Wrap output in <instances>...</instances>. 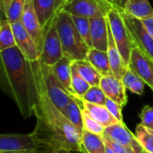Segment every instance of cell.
Segmentation results:
<instances>
[{
    "instance_id": "6da1fadb",
    "label": "cell",
    "mask_w": 153,
    "mask_h": 153,
    "mask_svg": "<svg viewBox=\"0 0 153 153\" xmlns=\"http://www.w3.org/2000/svg\"><path fill=\"white\" fill-rule=\"evenodd\" d=\"M34 65L38 100L33 114L36 117V125L32 134L39 148L38 153L56 149L85 153L82 145V135L47 95L39 60L35 61Z\"/></svg>"
},
{
    "instance_id": "7a4b0ae2",
    "label": "cell",
    "mask_w": 153,
    "mask_h": 153,
    "mask_svg": "<svg viewBox=\"0 0 153 153\" xmlns=\"http://www.w3.org/2000/svg\"><path fill=\"white\" fill-rule=\"evenodd\" d=\"M1 87L24 119L34 114L38 100L34 62L28 61L15 46L0 52Z\"/></svg>"
},
{
    "instance_id": "3957f363",
    "label": "cell",
    "mask_w": 153,
    "mask_h": 153,
    "mask_svg": "<svg viewBox=\"0 0 153 153\" xmlns=\"http://www.w3.org/2000/svg\"><path fill=\"white\" fill-rule=\"evenodd\" d=\"M56 28L64 56L74 61L86 60L91 48L76 29L72 15L64 11L59 12L56 19Z\"/></svg>"
},
{
    "instance_id": "277c9868",
    "label": "cell",
    "mask_w": 153,
    "mask_h": 153,
    "mask_svg": "<svg viewBox=\"0 0 153 153\" xmlns=\"http://www.w3.org/2000/svg\"><path fill=\"white\" fill-rule=\"evenodd\" d=\"M39 65L43 86L47 95L54 103V105L65 115L69 100L71 98V94L66 91L62 82L59 81V79L54 73L52 66L44 65L39 61Z\"/></svg>"
},
{
    "instance_id": "5b68a950",
    "label": "cell",
    "mask_w": 153,
    "mask_h": 153,
    "mask_svg": "<svg viewBox=\"0 0 153 153\" xmlns=\"http://www.w3.org/2000/svg\"><path fill=\"white\" fill-rule=\"evenodd\" d=\"M108 19L117 48L125 63L128 66L132 50L135 47L132 41L129 31L124 22V19L121 14V11L117 9L116 6L113 7L108 13Z\"/></svg>"
},
{
    "instance_id": "8992f818",
    "label": "cell",
    "mask_w": 153,
    "mask_h": 153,
    "mask_svg": "<svg viewBox=\"0 0 153 153\" xmlns=\"http://www.w3.org/2000/svg\"><path fill=\"white\" fill-rule=\"evenodd\" d=\"M113 7L115 4L105 0H70L62 11L71 15L94 18L108 16V13Z\"/></svg>"
},
{
    "instance_id": "52a82bcc",
    "label": "cell",
    "mask_w": 153,
    "mask_h": 153,
    "mask_svg": "<svg viewBox=\"0 0 153 153\" xmlns=\"http://www.w3.org/2000/svg\"><path fill=\"white\" fill-rule=\"evenodd\" d=\"M57 14L52 19L45 30L43 48L39 59L40 63L50 66H53L64 56L62 45L56 28Z\"/></svg>"
},
{
    "instance_id": "ba28073f",
    "label": "cell",
    "mask_w": 153,
    "mask_h": 153,
    "mask_svg": "<svg viewBox=\"0 0 153 153\" xmlns=\"http://www.w3.org/2000/svg\"><path fill=\"white\" fill-rule=\"evenodd\" d=\"M121 14L134 47L153 59V39L143 26L142 21L124 11H121Z\"/></svg>"
},
{
    "instance_id": "9c48e42d",
    "label": "cell",
    "mask_w": 153,
    "mask_h": 153,
    "mask_svg": "<svg viewBox=\"0 0 153 153\" xmlns=\"http://www.w3.org/2000/svg\"><path fill=\"white\" fill-rule=\"evenodd\" d=\"M39 152L32 133L26 134H2L0 135V153Z\"/></svg>"
},
{
    "instance_id": "30bf717a",
    "label": "cell",
    "mask_w": 153,
    "mask_h": 153,
    "mask_svg": "<svg viewBox=\"0 0 153 153\" xmlns=\"http://www.w3.org/2000/svg\"><path fill=\"white\" fill-rule=\"evenodd\" d=\"M22 23L23 24L24 28L28 31V33L33 39L38 51L40 55L43 48L44 37H45V30L40 25L39 18L34 9L33 0H27L26 4L24 7L23 14L22 17Z\"/></svg>"
},
{
    "instance_id": "8fae6325",
    "label": "cell",
    "mask_w": 153,
    "mask_h": 153,
    "mask_svg": "<svg viewBox=\"0 0 153 153\" xmlns=\"http://www.w3.org/2000/svg\"><path fill=\"white\" fill-rule=\"evenodd\" d=\"M102 136L125 146L133 148L136 153H143L144 149L137 141L135 134H134L125 123H117L105 128Z\"/></svg>"
},
{
    "instance_id": "7c38bea8",
    "label": "cell",
    "mask_w": 153,
    "mask_h": 153,
    "mask_svg": "<svg viewBox=\"0 0 153 153\" xmlns=\"http://www.w3.org/2000/svg\"><path fill=\"white\" fill-rule=\"evenodd\" d=\"M128 67L139 75L153 91V59L138 48H134L131 53Z\"/></svg>"
},
{
    "instance_id": "4fadbf2b",
    "label": "cell",
    "mask_w": 153,
    "mask_h": 153,
    "mask_svg": "<svg viewBox=\"0 0 153 153\" xmlns=\"http://www.w3.org/2000/svg\"><path fill=\"white\" fill-rule=\"evenodd\" d=\"M12 27L15 38L16 47L20 49L24 57L30 62L38 61L39 59V53L37 46L22 22L13 23Z\"/></svg>"
},
{
    "instance_id": "5bb4252c",
    "label": "cell",
    "mask_w": 153,
    "mask_h": 153,
    "mask_svg": "<svg viewBox=\"0 0 153 153\" xmlns=\"http://www.w3.org/2000/svg\"><path fill=\"white\" fill-rule=\"evenodd\" d=\"M100 86L103 90L107 98L117 102L123 108L126 105V88L121 80L117 79L113 74L102 76Z\"/></svg>"
},
{
    "instance_id": "9a60e30c",
    "label": "cell",
    "mask_w": 153,
    "mask_h": 153,
    "mask_svg": "<svg viewBox=\"0 0 153 153\" xmlns=\"http://www.w3.org/2000/svg\"><path fill=\"white\" fill-rule=\"evenodd\" d=\"M91 37L93 48L108 51V17L90 18Z\"/></svg>"
},
{
    "instance_id": "2e32d148",
    "label": "cell",
    "mask_w": 153,
    "mask_h": 153,
    "mask_svg": "<svg viewBox=\"0 0 153 153\" xmlns=\"http://www.w3.org/2000/svg\"><path fill=\"white\" fill-rule=\"evenodd\" d=\"M108 47L107 52H108L109 62H110L111 72L115 77H117V79L122 81L124 75L126 74V73L129 67L125 63V61L117 48V46L115 42L114 37L111 32L110 25L108 22Z\"/></svg>"
},
{
    "instance_id": "e0dca14e",
    "label": "cell",
    "mask_w": 153,
    "mask_h": 153,
    "mask_svg": "<svg viewBox=\"0 0 153 153\" xmlns=\"http://www.w3.org/2000/svg\"><path fill=\"white\" fill-rule=\"evenodd\" d=\"M81 101H82V106L83 110L91 118L98 121L99 123L103 125L105 127H108L114 124L118 123V121L111 115V113L108 111L106 106L90 103V102L82 100V99H81Z\"/></svg>"
},
{
    "instance_id": "ac0fdd59",
    "label": "cell",
    "mask_w": 153,
    "mask_h": 153,
    "mask_svg": "<svg viewBox=\"0 0 153 153\" xmlns=\"http://www.w3.org/2000/svg\"><path fill=\"white\" fill-rule=\"evenodd\" d=\"M73 61L70 57L64 56L57 63H56L52 67L54 73L62 82L66 91L71 94L74 95V91L72 86V64Z\"/></svg>"
},
{
    "instance_id": "d6986e66",
    "label": "cell",
    "mask_w": 153,
    "mask_h": 153,
    "mask_svg": "<svg viewBox=\"0 0 153 153\" xmlns=\"http://www.w3.org/2000/svg\"><path fill=\"white\" fill-rule=\"evenodd\" d=\"M33 5L41 27L45 30L52 19L57 14L55 0H33Z\"/></svg>"
},
{
    "instance_id": "ffe728a7",
    "label": "cell",
    "mask_w": 153,
    "mask_h": 153,
    "mask_svg": "<svg viewBox=\"0 0 153 153\" xmlns=\"http://www.w3.org/2000/svg\"><path fill=\"white\" fill-rule=\"evenodd\" d=\"M65 117L74 125L78 133L82 136L83 120H82V106L81 99L77 96L71 95L65 113Z\"/></svg>"
},
{
    "instance_id": "44dd1931",
    "label": "cell",
    "mask_w": 153,
    "mask_h": 153,
    "mask_svg": "<svg viewBox=\"0 0 153 153\" xmlns=\"http://www.w3.org/2000/svg\"><path fill=\"white\" fill-rule=\"evenodd\" d=\"M87 61H89L102 76L112 74L110 62L107 51L91 48L87 55Z\"/></svg>"
},
{
    "instance_id": "7402d4cb",
    "label": "cell",
    "mask_w": 153,
    "mask_h": 153,
    "mask_svg": "<svg viewBox=\"0 0 153 153\" xmlns=\"http://www.w3.org/2000/svg\"><path fill=\"white\" fill-rule=\"evenodd\" d=\"M124 12L140 20L153 16V8L149 0H126Z\"/></svg>"
},
{
    "instance_id": "603a6c76",
    "label": "cell",
    "mask_w": 153,
    "mask_h": 153,
    "mask_svg": "<svg viewBox=\"0 0 153 153\" xmlns=\"http://www.w3.org/2000/svg\"><path fill=\"white\" fill-rule=\"evenodd\" d=\"M78 72L82 77L89 82L91 86H100L102 79V75L98 70L87 60H76L74 61Z\"/></svg>"
},
{
    "instance_id": "cb8c5ba5",
    "label": "cell",
    "mask_w": 153,
    "mask_h": 153,
    "mask_svg": "<svg viewBox=\"0 0 153 153\" xmlns=\"http://www.w3.org/2000/svg\"><path fill=\"white\" fill-rule=\"evenodd\" d=\"M82 145L85 153H106V146L102 135L83 130Z\"/></svg>"
},
{
    "instance_id": "d4e9b609",
    "label": "cell",
    "mask_w": 153,
    "mask_h": 153,
    "mask_svg": "<svg viewBox=\"0 0 153 153\" xmlns=\"http://www.w3.org/2000/svg\"><path fill=\"white\" fill-rule=\"evenodd\" d=\"M122 82L124 83L126 90H129L131 92L137 95H143L146 84L144 81L130 68L127 69L126 74L124 75Z\"/></svg>"
},
{
    "instance_id": "484cf974",
    "label": "cell",
    "mask_w": 153,
    "mask_h": 153,
    "mask_svg": "<svg viewBox=\"0 0 153 153\" xmlns=\"http://www.w3.org/2000/svg\"><path fill=\"white\" fill-rule=\"evenodd\" d=\"M16 46L12 23L6 19L0 23V52Z\"/></svg>"
},
{
    "instance_id": "4316f807",
    "label": "cell",
    "mask_w": 153,
    "mask_h": 153,
    "mask_svg": "<svg viewBox=\"0 0 153 153\" xmlns=\"http://www.w3.org/2000/svg\"><path fill=\"white\" fill-rule=\"evenodd\" d=\"M26 1L27 0H12L7 5L4 14L5 19L12 24L22 21Z\"/></svg>"
},
{
    "instance_id": "83f0119b",
    "label": "cell",
    "mask_w": 153,
    "mask_h": 153,
    "mask_svg": "<svg viewBox=\"0 0 153 153\" xmlns=\"http://www.w3.org/2000/svg\"><path fill=\"white\" fill-rule=\"evenodd\" d=\"M135 136L137 141L148 153H153V130L139 124L135 128Z\"/></svg>"
},
{
    "instance_id": "f1b7e54d",
    "label": "cell",
    "mask_w": 153,
    "mask_h": 153,
    "mask_svg": "<svg viewBox=\"0 0 153 153\" xmlns=\"http://www.w3.org/2000/svg\"><path fill=\"white\" fill-rule=\"evenodd\" d=\"M72 86L74 91V95L73 96H77L80 98H82L91 88L89 82H87L78 72L74 61L72 64Z\"/></svg>"
},
{
    "instance_id": "f546056e",
    "label": "cell",
    "mask_w": 153,
    "mask_h": 153,
    "mask_svg": "<svg viewBox=\"0 0 153 153\" xmlns=\"http://www.w3.org/2000/svg\"><path fill=\"white\" fill-rule=\"evenodd\" d=\"M72 19L74 22V25L76 29L78 30L79 33L84 39V41L87 43V45L90 47V48H92V41L91 37V23H90V18L82 17V16H76L72 15Z\"/></svg>"
},
{
    "instance_id": "4dcf8cb0",
    "label": "cell",
    "mask_w": 153,
    "mask_h": 153,
    "mask_svg": "<svg viewBox=\"0 0 153 153\" xmlns=\"http://www.w3.org/2000/svg\"><path fill=\"white\" fill-rule=\"evenodd\" d=\"M81 99L90 103L105 106L107 96L100 86H91L89 91Z\"/></svg>"
},
{
    "instance_id": "1f68e13d",
    "label": "cell",
    "mask_w": 153,
    "mask_h": 153,
    "mask_svg": "<svg viewBox=\"0 0 153 153\" xmlns=\"http://www.w3.org/2000/svg\"><path fill=\"white\" fill-rule=\"evenodd\" d=\"M82 120H83V130H86L90 133L102 135L105 131V126L99 123L98 121L91 118L82 108Z\"/></svg>"
},
{
    "instance_id": "d6a6232c",
    "label": "cell",
    "mask_w": 153,
    "mask_h": 153,
    "mask_svg": "<svg viewBox=\"0 0 153 153\" xmlns=\"http://www.w3.org/2000/svg\"><path fill=\"white\" fill-rule=\"evenodd\" d=\"M139 117L141 118V124L143 126L153 130V107L144 106L139 114Z\"/></svg>"
},
{
    "instance_id": "836d02e7",
    "label": "cell",
    "mask_w": 153,
    "mask_h": 153,
    "mask_svg": "<svg viewBox=\"0 0 153 153\" xmlns=\"http://www.w3.org/2000/svg\"><path fill=\"white\" fill-rule=\"evenodd\" d=\"M105 106L108 109V111L111 113V115L119 123H124V120H123V113H122L123 107H121L119 104H117V102L113 101L112 100H110L108 98H107Z\"/></svg>"
},
{
    "instance_id": "e575fe53",
    "label": "cell",
    "mask_w": 153,
    "mask_h": 153,
    "mask_svg": "<svg viewBox=\"0 0 153 153\" xmlns=\"http://www.w3.org/2000/svg\"><path fill=\"white\" fill-rule=\"evenodd\" d=\"M102 138H103V140L105 142H107L115 150V152L117 153H136L135 151L131 147L117 143H115V142H113V141H111V140H109V139H108V138H106L104 136H102Z\"/></svg>"
},
{
    "instance_id": "d590c367",
    "label": "cell",
    "mask_w": 153,
    "mask_h": 153,
    "mask_svg": "<svg viewBox=\"0 0 153 153\" xmlns=\"http://www.w3.org/2000/svg\"><path fill=\"white\" fill-rule=\"evenodd\" d=\"M143 26L145 27V29L147 30V31L149 32V34L152 36V38L153 39V16L145 18L141 20Z\"/></svg>"
},
{
    "instance_id": "8d00e7d4",
    "label": "cell",
    "mask_w": 153,
    "mask_h": 153,
    "mask_svg": "<svg viewBox=\"0 0 153 153\" xmlns=\"http://www.w3.org/2000/svg\"><path fill=\"white\" fill-rule=\"evenodd\" d=\"M56 1V13H58L59 12L62 11L64 5L68 3L70 0H55Z\"/></svg>"
},
{
    "instance_id": "74e56055",
    "label": "cell",
    "mask_w": 153,
    "mask_h": 153,
    "mask_svg": "<svg viewBox=\"0 0 153 153\" xmlns=\"http://www.w3.org/2000/svg\"><path fill=\"white\" fill-rule=\"evenodd\" d=\"M113 2H114L115 6L117 9H119L120 11H124L125 5H126V0H113Z\"/></svg>"
},
{
    "instance_id": "f35d334b",
    "label": "cell",
    "mask_w": 153,
    "mask_h": 153,
    "mask_svg": "<svg viewBox=\"0 0 153 153\" xmlns=\"http://www.w3.org/2000/svg\"><path fill=\"white\" fill-rule=\"evenodd\" d=\"M12 0H0V2H1V10H2V13H4L5 9H6L7 5L9 4V3Z\"/></svg>"
},
{
    "instance_id": "ab89813d",
    "label": "cell",
    "mask_w": 153,
    "mask_h": 153,
    "mask_svg": "<svg viewBox=\"0 0 153 153\" xmlns=\"http://www.w3.org/2000/svg\"><path fill=\"white\" fill-rule=\"evenodd\" d=\"M45 153H71V151H68L65 149H56V150H53V151Z\"/></svg>"
},
{
    "instance_id": "60d3db41",
    "label": "cell",
    "mask_w": 153,
    "mask_h": 153,
    "mask_svg": "<svg viewBox=\"0 0 153 153\" xmlns=\"http://www.w3.org/2000/svg\"><path fill=\"white\" fill-rule=\"evenodd\" d=\"M104 143H105V146H106V153H117L115 152V150L107 142L104 141Z\"/></svg>"
},
{
    "instance_id": "b9f144b4",
    "label": "cell",
    "mask_w": 153,
    "mask_h": 153,
    "mask_svg": "<svg viewBox=\"0 0 153 153\" xmlns=\"http://www.w3.org/2000/svg\"><path fill=\"white\" fill-rule=\"evenodd\" d=\"M105 1H108V2H109V3H111V4H114V2H113V0H105Z\"/></svg>"
},
{
    "instance_id": "7bdbcfd3",
    "label": "cell",
    "mask_w": 153,
    "mask_h": 153,
    "mask_svg": "<svg viewBox=\"0 0 153 153\" xmlns=\"http://www.w3.org/2000/svg\"><path fill=\"white\" fill-rule=\"evenodd\" d=\"M19 153H37V152H19Z\"/></svg>"
},
{
    "instance_id": "ee69618b",
    "label": "cell",
    "mask_w": 153,
    "mask_h": 153,
    "mask_svg": "<svg viewBox=\"0 0 153 153\" xmlns=\"http://www.w3.org/2000/svg\"><path fill=\"white\" fill-rule=\"evenodd\" d=\"M143 153H147V152H145V151H144V152H143Z\"/></svg>"
},
{
    "instance_id": "f6af8a7d",
    "label": "cell",
    "mask_w": 153,
    "mask_h": 153,
    "mask_svg": "<svg viewBox=\"0 0 153 153\" xmlns=\"http://www.w3.org/2000/svg\"><path fill=\"white\" fill-rule=\"evenodd\" d=\"M147 153H148V152H147Z\"/></svg>"
}]
</instances>
